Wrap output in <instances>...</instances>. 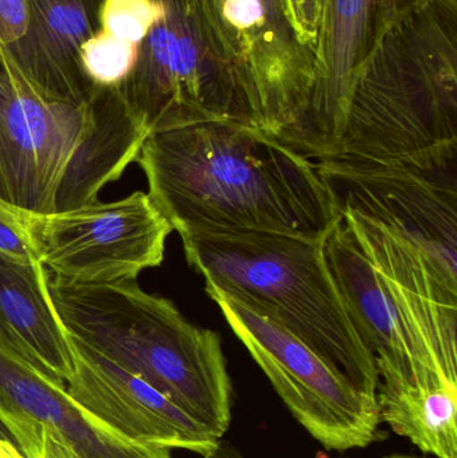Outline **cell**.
Instances as JSON below:
<instances>
[{"instance_id": "1", "label": "cell", "mask_w": 457, "mask_h": 458, "mask_svg": "<svg viewBox=\"0 0 457 458\" xmlns=\"http://www.w3.org/2000/svg\"><path fill=\"white\" fill-rule=\"evenodd\" d=\"M136 163L179 234L267 231L326 239L340 220L316 161L265 129L208 121L150 133Z\"/></svg>"}, {"instance_id": "2", "label": "cell", "mask_w": 457, "mask_h": 458, "mask_svg": "<svg viewBox=\"0 0 457 458\" xmlns=\"http://www.w3.org/2000/svg\"><path fill=\"white\" fill-rule=\"evenodd\" d=\"M148 136L117 88L97 86L88 105L50 101L0 45V200L34 215L93 203Z\"/></svg>"}, {"instance_id": "3", "label": "cell", "mask_w": 457, "mask_h": 458, "mask_svg": "<svg viewBox=\"0 0 457 458\" xmlns=\"http://www.w3.org/2000/svg\"><path fill=\"white\" fill-rule=\"evenodd\" d=\"M48 285L72 339L144 379L222 440L233 420V382L219 334L136 280L75 284L50 276Z\"/></svg>"}, {"instance_id": "4", "label": "cell", "mask_w": 457, "mask_h": 458, "mask_svg": "<svg viewBox=\"0 0 457 458\" xmlns=\"http://www.w3.org/2000/svg\"><path fill=\"white\" fill-rule=\"evenodd\" d=\"M188 264L219 291L267 315L377 395L372 352L354 328L325 255L326 239L267 231L180 234Z\"/></svg>"}, {"instance_id": "5", "label": "cell", "mask_w": 457, "mask_h": 458, "mask_svg": "<svg viewBox=\"0 0 457 458\" xmlns=\"http://www.w3.org/2000/svg\"><path fill=\"white\" fill-rule=\"evenodd\" d=\"M451 145H457V0H429L362 67L332 158L399 160Z\"/></svg>"}, {"instance_id": "6", "label": "cell", "mask_w": 457, "mask_h": 458, "mask_svg": "<svg viewBox=\"0 0 457 458\" xmlns=\"http://www.w3.org/2000/svg\"><path fill=\"white\" fill-rule=\"evenodd\" d=\"M161 15L121 85L148 133L208 121L266 128L262 104L215 0H158Z\"/></svg>"}, {"instance_id": "7", "label": "cell", "mask_w": 457, "mask_h": 458, "mask_svg": "<svg viewBox=\"0 0 457 458\" xmlns=\"http://www.w3.org/2000/svg\"><path fill=\"white\" fill-rule=\"evenodd\" d=\"M316 166L338 211L408 240L457 290V145L399 160L326 158Z\"/></svg>"}, {"instance_id": "8", "label": "cell", "mask_w": 457, "mask_h": 458, "mask_svg": "<svg viewBox=\"0 0 457 458\" xmlns=\"http://www.w3.org/2000/svg\"><path fill=\"white\" fill-rule=\"evenodd\" d=\"M294 419L327 451L384 440L377 395L361 392L326 357L267 315L206 288Z\"/></svg>"}, {"instance_id": "9", "label": "cell", "mask_w": 457, "mask_h": 458, "mask_svg": "<svg viewBox=\"0 0 457 458\" xmlns=\"http://www.w3.org/2000/svg\"><path fill=\"white\" fill-rule=\"evenodd\" d=\"M32 239L51 277L75 284L137 280L161 266L173 228L147 192L113 203L98 200L69 211L30 217Z\"/></svg>"}, {"instance_id": "10", "label": "cell", "mask_w": 457, "mask_h": 458, "mask_svg": "<svg viewBox=\"0 0 457 458\" xmlns=\"http://www.w3.org/2000/svg\"><path fill=\"white\" fill-rule=\"evenodd\" d=\"M340 214L391 293L415 368V390L457 392V290L408 240L354 212Z\"/></svg>"}, {"instance_id": "11", "label": "cell", "mask_w": 457, "mask_h": 458, "mask_svg": "<svg viewBox=\"0 0 457 458\" xmlns=\"http://www.w3.org/2000/svg\"><path fill=\"white\" fill-rule=\"evenodd\" d=\"M429 0H324L313 90L287 147L313 161L338 153L354 81L384 38Z\"/></svg>"}, {"instance_id": "12", "label": "cell", "mask_w": 457, "mask_h": 458, "mask_svg": "<svg viewBox=\"0 0 457 458\" xmlns=\"http://www.w3.org/2000/svg\"><path fill=\"white\" fill-rule=\"evenodd\" d=\"M72 338V336H70ZM74 373L67 392L99 421L134 443L207 458L219 445L200 422L148 382L72 338Z\"/></svg>"}, {"instance_id": "13", "label": "cell", "mask_w": 457, "mask_h": 458, "mask_svg": "<svg viewBox=\"0 0 457 458\" xmlns=\"http://www.w3.org/2000/svg\"><path fill=\"white\" fill-rule=\"evenodd\" d=\"M325 255L349 318L375 358L380 376L377 394L415 390V368L391 293L343 216L327 234Z\"/></svg>"}, {"instance_id": "14", "label": "cell", "mask_w": 457, "mask_h": 458, "mask_svg": "<svg viewBox=\"0 0 457 458\" xmlns=\"http://www.w3.org/2000/svg\"><path fill=\"white\" fill-rule=\"evenodd\" d=\"M104 0H29V27L8 56L27 82L45 98L88 105L97 86L80 62V48L101 31Z\"/></svg>"}, {"instance_id": "15", "label": "cell", "mask_w": 457, "mask_h": 458, "mask_svg": "<svg viewBox=\"0 0 457 458\" xmlns=\"http://www.w3.org/2000/svg\"><path fill=\"white\" fill-rule=\"evenodd\" d=\"M0 414L55 430L78 458H174L171 449L134 443L89 413L66 385L0 344Z\"/></svg>"}, {"instance_id": "16", "label": "cell", "mask_w": 457, "mask_h": 458, "mask_svg": "<svg viewBox=\"0 0 457 458\" xmlns=\"http://www.w3.org/2000/svg\"><path fill=\"white\" fill-rule=\"evenodd\" d=\"M50 275L40 261L0 258V312L21 354L66 385L74 373L72 338L51 298Z\"/></svg>"}, {"instance_id": "17", "label": "cell", "mask_w": 457, "mask_h": 458, "mask_svg": "<svg viewBox=\"0 0 457 458\" xmlns=\"http://www.w3.org/2000/svg\"><path fill=\"white\" fill-rule=\"evenodd\" d=\"M266 13L265 48L255 86L268 133L287 144L303 120L316 74V51L300 45L284 0H260Z\"/></svg>"}, {"instance_id": "18", "label": "cell", "mask_w": 457, "mask_h": 458, "mask_svg": "<svg viewBox=\"0 0 457 458\" xmlns=\"http://www.w3.org/2000/svg\"><path fill=\"white\" fill-rule=\"evenodd\" d=\"M381 422L423 454L457 458V392L410 390L377 394Z\"/></svg>"}, {"instance_id": "19", "label": "cell", "mask_w": 457, "mask_h": 458, "mask_svg": "<svg viewBox=\"0 0 457 458\" xmlns=\"http://www.w3.org/2000/svg\"><path fill=\"white\" fill-rule=\"evenodd\" d=\"M139 45L98 31L83 43L80 62L89 80L101 88H117L133 70Z\"/></svg>"}, {"instance_id": "20", "label": "cell", "mask_w": 457, "mask_h": 458, "mask_svg": "<svg viewBox=\"0 0 457 458\" xmlns=\"http://www.w3.org/2000/svg\"><path fill=\"white\" fill-rule=\"evenodd\" d=\"M160 15L158 0H104L99 21L102 31L140 45Z\"/></svg>"}, {"instance_id": "21", "label": "cell", "mask_w": 457, "mask_h": 458, "mask_svg": "<svg viewBox=\"0 0 457 458\" xmlns=\"http://www.w3.org/2000/svg\"><path fill=\"white\" fill-rule=\"evenodd\" d=\"M0 421L26 458H78L63 438L34 420L13 414H0Z\"/></svg>"}, {"instance_id": "22", "label": "cell", "mask_w": 457, "mask_h": 458, "mask_svg": "<svg viewBox=\"0 0 457 458\" xmlns=\"http://www.w3.org/2000/svg\"><path fill=\"white\" fill-rule=\"evenodd\" d=\"M30 217L29 212L0 200V258L15 263L39 261Z\"/></svg>"}, {"instance_id": "23", "label": "cell", "mask_w": 457, "mask_h": 458, "mask_svg": "<svg viewBox=\"0 0 457 458\" xmlns=\"http://www.w3.org/2000/svg\"><path fill=\"white\" fill-rule=\"evenodd\" d=\"M284 7L300 45L316 51L324 0H284Z\"/></svg>"}, {"instance_id": "24", "label": "cell", "mask_w": 457, "mask_h": 458, "mask_svg": "<svg viewBox=\"0 0 457 458\" xmlns=\"http://www.w3.org/2000/svg\"><path fill=\"white\" fill-rule=\"evenodd\" d=\"M29 0H0V45L18 42L29 27Z\"/></svg>"}, {"instance_id": "25", "label": "cell", "mask_w": 457, "mask_h": 458, "mask_svg": "<svg viewBox=\"0 0 457 458\" xmlns=\"http://www.w3.org/2000/svg\"><path fill=\"white\" fill-rule=\"evenodd\" d=\"M0 344L10 347V349L15 350V352H18L19 354H21V347H19L18 342H16V339L13 338V334H11L10 328H8L7 325H5L4 319H3L2 312H0Z\"/></svg>"}, {"instance_id": "26", "label": "cell", "mask_w": 457, "mask_h": 458, "mask_svg": "<svg viewBox=\"0 0 457 458\" xmlns=\"http://www.w3.org/2000/svg\"><path fill=\"white\" fill-rule=\"evenodd\" d=\"M0 458H26L21 449L10 440L0 438Z\"/></svg>"}, {"instance_id": "27", "label": "cell", "mask_w": 457, "mask_h": 458, "mask_svg": "<svg viewBox=\"0 0 457 458\" xmlns=\"http://www.w3.org/2000/svg\"><path fill=\"white\" fill-rule=\"evenodd\" d=\"M0 438H4V440L13 441V443L15 444L13 436H11V433L8 432L7 427H5V425L3 424L2 421H0Z\"/></svg>"}, {"instance_id": "28", "label": "cell", "mask_w": 457, "mask_h": 458, "mask_svg": "<svg viewBox=\"0 0 457 458\" xmlns=\"http://www.w3.org/2000/svg\"><path fill=\"white\" fill-rule=\"evenodd\" d=\"M385 458H426V457H415V456H404V454H392Z\"/></svg>"}, {"instance_id": "29", "label": "cell", "mask_w": 457, "mask_h": 458, "mask_svg": "<svg viewBox=\"0 0 457 458\" xmlns=\"http://www.w3.org/2000/svg\"><path fill=\"white\" fill-rule=\"evenodd\" d=\"M215 2H216L217 8H219L220 3H222L223 0H215Z\"/></svg>"}]
</instances>
